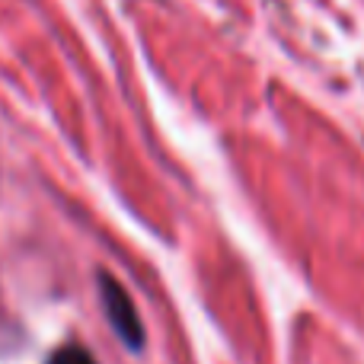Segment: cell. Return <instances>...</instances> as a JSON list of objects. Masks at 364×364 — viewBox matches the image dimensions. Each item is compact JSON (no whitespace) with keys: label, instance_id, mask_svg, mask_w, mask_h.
Returning <instances> with one entry per match:
<instances>
[{"label":"cell","instance_id":"cell-1","mask_svg":"<svg viewBox=\"0 0 364 364\" xmlns=\"http://www.w3.org/2000/svg\"><path fill=\"white\" fill-rule=\"evenodd\" d=\"M100 291H102V307H106V316H109V323H112L115 336H119L128 348H134V352L144 348V326H141L138 310H134L128 291L122 288L112 275H106V272L100 275Z\"/></svg>","mask_w":364,"mask_h":364},{"label":"cell","instance_id":"cell-2","mask_svg":"<svg viewBox=\"0 0 364 364\" xmlns=\"http://www.w3.org/2000/svg\"><path fill=\"white\" fill-rule=\"evenodd\" d=\"M48 364H96V358L80 346H61L48 358Z\"/></svg>","mask_w":364,"mask_h":364}]
</instances>
